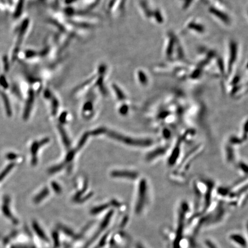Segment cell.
<instances>
[{"label": "cell", "instance_id": "1", "mask_svg": "<svg viewBox=\"0 0 248 248\" xmlns=\"http://www.w3.org/2000/svg\"><path fill=\"white\" fill-rule=\"evenodd\" d=\"M30 18L24 17L21 18L14 28L12 46L8 55L12 65L18 60V55L22 51V46L30 32Z\"/></svg>", "mask_w": 248, "mask_h": 248}, {"label": "cell", "instance_id": "2", "mask_svg": "<svg viewBox=\"0 0 248 248\" xmlns=\"http://www.w3.org/2000/svg\"><path fill=\"white\" fill-rule=\"evenodd\" d=\"M107 135L112 139H115L116 140H118L121 142L132 146H146L150 144V142L148 140H140L132 139L130 137L124 136L123 135L118 134L117 132H115L113 131L107 132Z\"/></svg>", "mask_w": 248, "mask_h": 248}, {"label": "cell", "instance_id": "3", "mask_svg": "<svg viewBox=\"0 0 248 248\" xmlns=\"http://www.w3.org/2000/svg\"><path fill=\"white\" fill-rule=\"evenodd\" d=\"M50 141V139L48 138H45L42 140L40 141H35L31 145L30 152L32 154V160L31 163L33 165H36L38 163V157L37 154L39 148L42 147L43 145L46 144Z\"/></svg>", "mask_w": 248, "mask_h": 248}, {"label": "cell", "instance_id": "4", "mask_svg": "<svg viewBox=\"0 0 248 248\" xmlns=\"http://www.w3.org/2000/svg\"><path fill=\"white\" fill-rule=\"evenodd\" d=\"M35 100V92L32 88H30L28 90V98L25 104V109L23 114V118L26 120L30 116L31 110L33 106Z\"/></svg>", "mask_w": 248, "mask_h": 248}, {"label": "cell", "instance_id": "5", "mask_svg": "<svg viewBox=\"0 0 248 248\" xmlns=\"http://www.w3.org/2000/svg\"><path fill=\"white\" fill-rule=\"evenodd\" d=\"M139 192V200H138V202H137L136 207V211L138 213H140L143 209L145 197L146 183L144 180H142L140 183Z\"/></svg>", "mask_w": 248, "mask_h": 248}, {"label": "cell", "instance_id": "6", "mask_svg": "<svg viewBox=\"0 0 248 248\" xmlns=\"http://www.w3.org/2000/svg\"><path fill=\"white\" fill-rule=\"evenodd\" d=\"M111 176L114 177L128 178L134 180L138 177L137 173L128 171H114L111 173Z\"/></svg>", "mask_w": 248, "mask_h": 248}, {"label": "cell", "instance_id": "7", "mask_svg": "<svg viewBox=\"0 0 248 248\" xmlns=\"http://www.w3.org/2000/svg\"><path fill=\"white\" fill-rule=\"evenodd\" d=\"M0 94L1 96L2 101H3V102L4 104L5 108L6 110V113L7 115L8 116H11V115H12V109H11L10 104L8 96L6 94V93L4 92V91H0Z\"/></svg>", "mask_w": 248, "mask_h": 248}, {"label": "cell", "instance_id": "8", "mask_svg": "<svg viewBox=\"0 0 248 248\" xmlns=\"http://www.w3.org/2000/svg\"><path fill=\"white\" fill-rule=\"evenodd\" d=\"M58 129H59V132H60V135H61V137H62L64 145L66 146V147L68 148L70 147L71 143H70V141L69 140V138L68 137L66 132H65V130L63 129V127L62 126H58Z\"/></svg>", "mask_w": 248, "mask_h": 248}, {"label": "cell", "instance_id": "9", "mask_svg": "<svg viewBox=\"0 0 248 248\" xmlns=\"http://www.w3.org/2000/svg\"><path fill=\"white\" fill-rule=\"evenodd\" d=\"M49 193H50V191L48 189L47 187H45L40 193L38 194V195H36L35 197L34 202L36 203H39L41 201H42L43 199H44V198L47 197Z\"/></svg>", "mask_w": 248, "mask_h": 248}, {"label": "cell", "instance_id": "10", "mask_svg": "<svg viewBox=\"0 0 248 248\" xmlns=\"http://www.w3.org/2000/svg\"><path fill=\"white\" fill-rule=\"evenodd\" d=\"M49 98H51V100H52V113L55 116L58 112V109L59 107V102L57 100V99L55 97H53L52 96V94L51 95Z\"/></svg>", "mask_w": 248, "mask_h": 248}, {"label": "cell", "instance_id": "11", "mask_svg": "<svg viewBox=\"0 0 248 248\" xmlns=\"http://www.w3.org/2000/svg\"><path fill=\"white\" fill-rule=\"evenodd\" d=\"M14 164L11 163V164H9V165H8L6 167V168L0 174V181H2V179H3L7 175V174L11 171V169L14 167Z\"/></svg>", "mask_w": 248, "mask_h": 248}, {"label": "cell", "instance_id": "12", "mask_svg": "<svg viewBox=\"0 0 248 248\" xmlns=\"http://www.w3.org/2000/svg\"><path fill=\"white\" fill-rule=\"evenodd\" d=\"M108 207H109V205L108 204H104V205H102L101 206L95 207L91 210V213L93 214H97L101 213L102 211L106 209Z\"/></svg>", "mask_w": 248, "mask_h": 248}, {"label": "cell", "instance_id": "13", "mask_svg": "<svg viewBox=\"0 0 248 248\" xmlns=\"http://www.w3.org/2000/svg\"><path fill=\"white\" fill-rule=\"evenodd\" d=\"M89 135H90L89 133H85L84 135H83V136L82 137V138H81L80 140H79V142L78 143V146H77V148H78V149H80L84 145V144L86 143L87 140L88 139Z\"/></svg>", "mask_w": 248, "mask_h": 248}, {"label": "cell", "instance_id": "14", "mask_svg": "<svg viewBox=\"0 0 248 248\" xmlns=\"http://www.w3.org/2000/svg\"><path fill=\"white\" fill-rule=\"evenodd\" d=\"M64 166V163L58 164V165H56L55 166L51 167L49 169L48 172L50 173H58V172H59L60 170H62L63 169Z\"/></svg>", "mask_w": 248, "mask_h": 248}, {"label": "cell", "instance_id": "15", "mask_svg": "<svg viewBox=\"0 0 248 248\" xmlns=\"http://www.w3.org/2000/svg\"><path fill=\"white\" fill-rule=\"evenodd\" d=\"M114 90H115V92L117 94V96L118 97V100H124L125 99V96L124 93H122V91L120 90V88H118V87L116 85L113 86Z\"/></svg>", "mask_w": 248, "mask_h": 248}, {"label": "cell", "instance_id": "16", "mask_svg": "<svg viewBox=\"0 0 248 248\" xmlns=\"http://www.w3.org/2000/svg\"><path fill=\"white\" fill-rule=\"evenodd\" d=\"M231 238H232V240H233L234 241H235L236 242H237L239 243L238 244H240V245H242V246H245V245H246L245 240H244V239H243V238L241 237V236L234 235V236H231Z\"/></svg>", "mask_w": 248, "mask_h": 248}, {"label": "cell", "instance_id": "17", "mask_svg": "<svg viewBox=\"0 0 248 248\" xmlns=\"http://www.w3.org/2000/svg\"><path fill=\"white\" fill-rule=\"evenodd\" d=\"M106 132H107V130H106L105 128H98L97 129L93 130L92 132H91L90 134L93 135V136H98V135H101V134L106 133Z\"/></svg>", "mask_w": 248, "mask_h": 248}, {"label": "cell", "instance_id": "18", "mask_svg": "<svg viewBox=\"0 0 248 248\" xmlns=\"http://www.w3.org/2000/svg\"><path fill=\"white\" fill-rule=\"evenodd\" d=\"M51 185H52V189H54V191H55L56 193H61V192H62V188H61V187L60 186L59 184H58V183H57L56 182H55V181H52V182L51 183Z\"/></svg>", "mask_w": 248, "mask_h": 248}, {"label": "cell", "instance_id": "19", "mask_svg": "<svg viewBox=\"0 0 248 248\" xmlns=\"http://www.w3.org/2000/svg\"><path fill=\"white\" fill-rule=\"evenodd\" d=\"M93 104L91 102H87L84 106L83 110L84 112H87V111H92L93 110Z\"/></svg>", "mask_w": 248, "mask_h": 248}, {"label": "cell", "instance_id": "20", "mask_svg": "<svg viewBox=\"0 0 248 248\" xmlns=\"http://www.w3.org/2000/svg\"><path fill=\"white\" fill-rule=\"evenodd\" d=\"M75 154V151H74V150H72V151L69 152L68 153L67 156H66V162L71 161L73 159V158L74 157Z\"/></svg>", "mask_w": 248, "mask_h": 248}, {"label": "cell", "instance_id": "21", "mask_svg": "<svg viewBox=\"0 0 248 248\" xmlns=\"http://www.w3.org/2000/svg\"><path fill=\"white\" fill-rule=\"evenodd\" d=\"M129 108L126 105H123L120 109V113L123 116H125L128 112Z\"/></svg>", "mask_w": 248, "mask_h": 248}, {"label": "cell", "instance_id": "22", "mask_svg": "<svg viewBox=\"0 0 248 248\" xmlns=\"http://www.w3.org/2000/svg\"><path fill=\"white\" fill-rule=\"evenodd\" d=\"M67 112H63L61 114L60 117H59V121L61 124H64L66 121V118H67Z\"/></svg>", "mask_w": 248, "mask_h": 248}, {"label": "cell", "instance_id": "23", "mask_svg": "<svg viewBox=\"0 0 248 248\" xmlns=\"http://www.w3.org/2000/svg\"><path fill=\"white\" fill-rule=\"evenodd\" d=\"M6 157L9 160H13V159H15L16 158H17V155L14 153H9L6 155Z\"/></svg>", "mask_w": 248, "mask_h": 248}, {"label": "cell", "instance_id": "24", "mask_svg": "<svg viewBox=\"0 0 248 248\" xmlns=\"http://www.w3.org/2000/svg\"><path fill=\"white\" fill-rule=\"evenodd\" d=\"M137 248H144V247H143L142 246H141V245H138L137 246Z\"/></svg>", "mask_w": 248, "mask_h": 248}, {"label": "cell", "instance_id": "25", "mask_svg": "<svg viewBox=\"0 0 248 248\" xmlns=\"http://www.w3.org/2000/svg\"><path fill=\"white\" fill-rule=\"evenodd\" d=\"M247 14H248V11H247Z\"/></svg>", "mask_w": 248, "mask_h": 248}]
</instances>
